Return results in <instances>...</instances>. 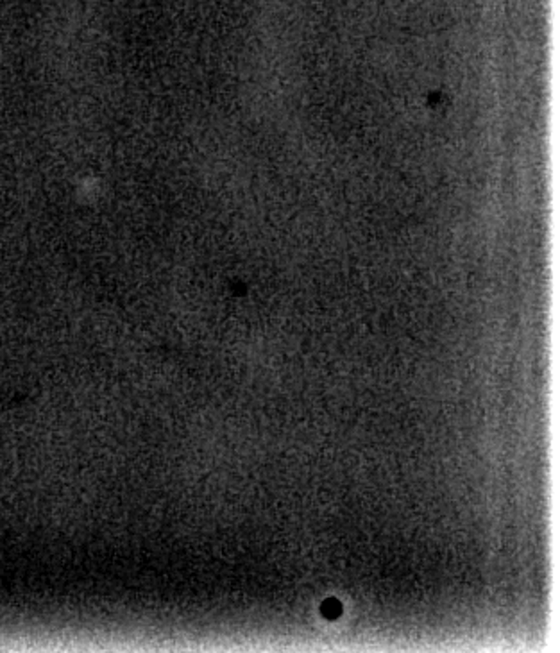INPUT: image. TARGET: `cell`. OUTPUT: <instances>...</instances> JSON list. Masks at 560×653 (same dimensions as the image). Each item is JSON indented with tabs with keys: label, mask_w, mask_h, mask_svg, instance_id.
Here are the masks:
<instances>
[{
	"label": "cell",
	"mask_w": 560,
	"mask_h": 653,
	"mask_svg": "<svg viewBox=\"0 0 560 653\" xmlns=\"http://www.w3.org/2000/svg\"><path fill=\"white\" fill-rule=\"evenodd\" d=\"M323 614L328 616V617H335L340 614V603L335 601V600H328L324 605H323Z\"/></svg>",
	"instance_id": "6da1fadb"
}]
</instances>
